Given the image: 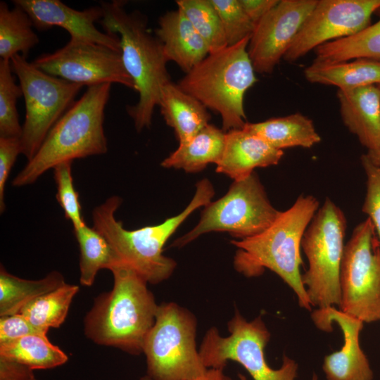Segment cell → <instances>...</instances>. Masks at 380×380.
I'll list each match as a JSON object with an SVG mask.
<instances>
[{"label": "cell", "mask_w": 380, "mask_h": 380, "mask_svg": "<svg viewBox=\"0 0 380 380\" xmlns=\"http://www.w3.org/2000/svg\"><path fill=\"white\" fill-rule=\"evenodd\" d=\"M110 270L113 289L94 299L84 319V334L98 345L140 355L158 305L148 282L132 267L120 262Z\"/></svg>", "instance_id": "1"}, {"label": "cell", "mask_w": 380, "mask_h": 380, "mask_svg": "<svg viewBox=\"0 0 380 380\" xmlns=\"http://www.w3.org/2000/svg\"><path fill=\"white\" fill-rule=\"evenodd\" d=\"M318 209L315 197L300 195L261 233L232 241L237 248L235 270L246 277L260 276L267 269L272 271L293 291L298 305L310 310L312 305L300 271V248L304 233Z\"/></svg>", "instance_id": "2"}, {"label": "cell", "mask_w": 380, "mask_h": 380, "mask_svg": "<svg viewBox=\"0 0 380 380\" xmlns=\"http://www.w3.org/2000/svg\"><path fill=\"white\" fill-rule=\"evenodd\" d=\"M195 194L179 214L157 225L128 230L115 218L122 199L113 196L92 212L93 228L110 243L120 262L134 270L148 283L158 284L173 272L176 262L163 254L167 241L194 210L211 202L214 189L208 179L199 181Z\"/></svg>", "instance_id": "3"}, {"label": "cell", "mask_w": 380, "mask_h": 380, "mask_svg": "<svg viewBox=\"0 0 380 380\" xmlns=\"http://www.w3.org/2000/svg\"><path fill=\"white\" fill-rule=\"evenodd\" d=\"M123 1L102 2L99 23L106 33L118 35L124 66L132 79L139 101L127 107L137 132L149 127L163 87L170 81L161 42L147 28V19L139 11L127 13Z\"/></svg>", "instance_id": "4"}, {"label": "cell", "mask_w": 380, "mask_h": 380, "mask_svg": "<svg viewBox=\"0 0 380 380\" xmlns=\"http://www.w3.org/2000/svg\"><path fill=\"white\" fill-rule=\"evenodd\" d=\"M112 84L88 87L53 126L34 157L12 181L13 186L35 182L48 170L108 151L104 112Z\"/></svg>", "instance_id": "5"}, {"label": "cell", "mask_w": 380, "mask_h": 380, "mask_svg": "<svg viewBox=\"0 0 380 380\" xmlns=\"http://www.w3.org/2000/svg\"><path fill=\"white\" fill-rule=\"evenodd\" d=\"M250 37L209 53L177 85L207 108L218 113L225 132L246 124L243 98L256 82L248 53Z\"/></svg>", "instance_id": "6"}, {"label": "cell", "mask_w": 380, "mask_h": 380, "mask_svg": "<svg viewBox=\"0 0 380 380\" xmlns=\"http://www.w3.org/2000/svg\"><path fill=\"white\" fill-rule=\"evenodd\" d=\"M196 320L175 303L158 305L154 324L143 346L147 376L152 380H191L203 375L196 344Z\"/></svg>", "instance_id": "7"}, {"label": "cell", "mask_w": 380, "mask_h": 380, "mask_svg": "<svg viewBox=\"0 0 380 380\" xmlns=\"http://www.w3.org/2000/svg\"><path fill=\"white\" fill-rule=\"evenodd\" d=\"M346 220L342 210L326 198L306 229L301 248L308 268L302 281L312 306L340 305V272Z\"/></svg>", "instance_id": "8"}, {"label": "cell", "mask_w": 380, "mask_h": 380, "mask_svg": "<svg viewBox=\"0 0 380 380\" xmlns=\"http://www.w3.org/2000/svg\"><path fill=\"white\" fill-rule=\"evenodd\" d=\"M229 335L222 337L210 328L205 334L199 354L207 369H223L227 361L242 365L253 380H295L298 364L286 355L280 368L272 369L265 357L270 334L261 316L247 321L236 311L228 322Z\"/></svg>", "instance_id": "9"}, {"label": "cell", "mask_w": 380, "mask_h": 380, "mask_svg": "<svg viewBox=\"0 0 380 380\" xmlns=\"http://www.w3.org/2000/svg\"><path fill=\"white\" fill-rule=\"evenodd\" d=\"M25 105L20 137L21 153L27 161L36 154L48 133L75 101L83 85L51 75L21 54L11 59Z\"/></svg>", "instance_id": "10"}, {"label": "cell", "mask_w": 380, "mask_h": 380, "mask_svg": "<svg viewBox=\"0 0 380 380\" xmlns=\"http://www.w3.org/2000/svg\"><path fill=\"white\" fill-rule=\"evenodd\" d=\"M281 211L271 204L258 175L234 181L222 198L205 205L196 226L176 240L182 246L210 232H227L241 239L255 236L277 219Z\"/></svg>", "instance_id": "11"}, {"label": "cell", "mask_w": 380, "mask_h": 380, "mask_svg": "<svg viewBox=\"0 0 380 380\" xmlns=\"http://www.w3.org/2000/svg\"><path fill=\"white\" fill-rule=\"evenodd\" d=\"M340 291V310L363 322L380 321V246L369 218L345 245Z\"/></svg>", "instance_id": "12"}, {"label": "cell", "mask_w": 380, "mask_h": 380, "mask_svg": "<svg viewBox=\"0 0 380 380\" xmlns=\"http://www.w3.org/2000/svg\"><path fill=\"white\" fill-rule=\"evenodd\" d=\"M34 65L51 75L87 87L118 83L135 90L120 52L108 46L70 39L62 48L38 56Z\"/></svg>", "instance_id": "13"}, {"label": "cell", "mask_w": 380, "mask_h": 380, "mask_svg": "<svg viewBox=\"0 0 380 380\" xmlns=\"http://www.w3.org/2000/svg\"><path fill=\"white\" fill-rule=\"evenodd\" d=\"M379 9L380 0H317L284 59L294 62L325 43L359 32Z\"/></svg>", "instance_id": "14"}, {"label": "cell", "mask_w": 380, "mask_h": 380, "mask_svg": "<svg viewBox=\"0 0 380 380\" xmlns=\"http://www.w3.org/2000/svg\"><path fill=\"white\" fill-rule=\"evenodd\" d=\"M317 0H279L255 25L248 45L255 72L271 73L289 49Z\"/></svg>", "instance_id": "15"}, {"label": "cell", "mask_w": 380, "mask_h": 380, "mask_svg": "<svg viewBox=\"0 0 380 380\" xmlns=\"http://www.w3.org/2000/svg\"><path fill=\"white\" fill-rule=\"evenodd\" d=\"M315 326L331 331L335 323L343 334V345L325 356L322 369L327 380H372L373 372L360 344L363 322L334 306L317 308L312 313Z\"/></svg>", "instance_id": "16"}, {"label": "cell", "mask_w": 380, "mask_h": 380, "mask_svg": "<svg viewBox=\"0 0 380 380\" xmlns=\"http://www.w3.org/2000/svg\"><path fill=\"white\" fill-rule=\"evenodd\" d=\"M13 4L28 14L39 31L61 27L71 40L95 43L120 52L118 36L102 32L95 26L103 17L101 5L77 11L59 0H14Z\"/></svg>", "instance_id": "17"}, {"label": "cell", "mask_w": 380, "mask_h": 380, "mask_svg": "<svg viewBox=\"0 0 380 380\" xmlns=\"http://www.w3.org/2000/svg\"><path fill=\"white\" fill-rule=\"evenodd\" d=\"M283 155V150L273 148L244 128L231 129L226 132L224 148L216 164V172L234 181L242 179L257 167L277 165Z\"/></svg>", "instance_id": "18"}, {"label": "cell", "mask_w": 380, "mask_h": 380, "mask_svg": "<svg viewBox=\"0 0 380 380\" xmlns=\"http://www.w3.org/2000/svg\"><path fill=\"white\" fill-rule=\"evenodd\" d=\"M344 125L368 151L380 147V93L377 85L338 89Z\"/></svg>", "instance_id": "19"}, {"label": "cell", "mask_w": 380, "mask_h": 380, "mask_svg": "<svg viewBox=\"0 0 380 380\" xmlns=\"http://www.w3.org/2000/svg\"><path fill=\"white\" fill-rule=\"evenodd\" d=\"M158 23L156 34L166 60L174 61L185 73L210 53L205 41L179 9L163 15Z\"/></svg>", "instance_id": "20"}, {"label": "cell", "mask_w": 380, "mask_h": 380, "mask_svg": "<svg viewBox=\"0 0 380 380\" xmlns=\"http://www.w3.org/2000/svg\"><path fill=\"white\" fill-rule=\"evenodd\" d=\"M158 106L179 144L188 141L209 124L210 115L207 108L171 81L163 87Z\"/></svg>", "instance_id": "21"}, {"label": "cell", "mask_w": 380, "mask_h": 380, "mask_svg": "<svg viewBox=\"0 0 380 380\" xmlns=\"http://www.w3.org/2000/svg\"><path fill=\"white\" fill-rule=\"evenodd\" d=\"M312 83L334 85L347 90L380 84V61L357 58L337 63L314 62L304 70Z\"/></svg>", "instance_id": "22"}, {"label": "cell", "mask_w": 380, "mask_h": 380, "mask_svg": "<svg viewBox=\"0 0 380 380\" xmlns=\"http://www.w3.org/2000/svg\"><path fill=\"white\" fill-rule=\"evenodd\" d=\"M243 128L279 150L295 146L311 148L321 141L312 120L298 113L256 123L247 122Z\"/></svg>", "instance_id": "23"}, {"label": "cell", "mask_w": 380, "mask_h": 380, "mask_svg": "<svg viewBox=\"0 0 380 380\" xmlns=\"http://www.w3.org/2000/svg\"><path fill=\"white\" fill-rule=\"evenodd\" d=\"M226 132L208 124L188 141L163 160L166 168L182 169L186 172L203 170L210 163L220 160L225 144Z\"/></svg>", "instance_id": "24"}, {"label": "cell", "mask_w": 380, "mask_h": 380, "mask_svg": "<svg viewBox=\"0 0 380 380\" xmlns=\"http://www.w3.org/2000/svg\"><path fill=\"white\" fill-rule=\"evenodd\" d=\"M65 281L61 273L52 271L37 280L25 279L0 267V316L15 315L29 302L44 295Z\"/></svg>", "instance_id": "25"}, {"label": "cell", "mask_w": 380, "mask_h": 380, "mask_svg": "<svg viewBox=\"0 0 380 380\" xmlns=\"http://www.w3.org/2000/svg\"><path fill=\"white\" fill-rule=\"evenodd\" d=\"M0 357L18 362L33 370L53 369L68 360L66 353L53 344L46 333L0 343Z\"/></svg>", "instance_id": "26"}, {"label": "cell", "mask_w": 380, "mask_h": 380, "mask_svg": "<svg viewBox=\"0 0 380 380\" xmlns=\"http://www.w3.org/2000/svg\"><path fill=\"white\" fill-rule=\"evenodd\" d=\"M315 61L337 63L357 58L380 61V20L359 32L315 49Z\"/></svg>", "instance_id": "27"}, {"label": "cell", "mask_w": 380, "mask_h": 380, "mask_svg": "<svg viewBox=\"0 0 380 380\" xmlns=\"http://www.w3.org/2000/svg\"><path fill=\"white\" fill-rule=\"evenodd\" d=\"M9 8L0 1V57L8 60L21 53L27 58L29 51L39 42L32 21L20 7Z\"/></svg>", "instance_id": "28"}, {"label": "cell", "mask_w": 380, "mask_h": 380, "mask_svg": "<svg viewBox=\"0 0 380 380\" xmlns=\"http://www.w3.org/2000/svg\"><path fill=\"white\" fill-rule=\"evenodd\" d=\"M74 234L80 251V281L83 286H91L99 270H110L120 261L107 240L93 227L84 224L74 229Z\"/></svg>", "instance_id": "29"}, {"label": "cell", "mask_w": 380, "mask_h": 380, "mask_svg": "<svg viewBox=\"0 0 380 380\" xmlns=\"http://www.w3.org/2000/svg\"><path fill=\"white\" fill-rule=\"evenodd\" d=\"M79 286L63 284L57 289L27 303L20 311L38 329L47 333L65 321Z\"/></svg>", "instance_id": "30"}, {"label": "cell", "mask_w": 380, "mask_h": 380, "mask_svg": "<svg viewBox=\"0 0 380 380\" xmlns=\"http://www.w3.org/2000/svg\"><path fill=\"white\" fill-rule=\"evenodd\" d=\"M176 4L205 41L210 53L228 46L220 18L211 0H178Z\"/></svg>", "instance_id": "31"}, {"label": "cell", "mask_w": 380, "mask_h": 380, "mask_svg": "<svg viewBox=\"0 0 380 380\" xmlns=\"http://www.w3.org/2000/svg\"><path fill=\"white\" fill-rule=\"evenodd\" d=\"M23 96L15 82L11 61L0 59V137H19L22 126L16 108L17 99Z\"/></svg>", "instance_id": "32"}, {"label": "cell", "mask_w": 380, "mask_h": 380, "mask_svg": "<svg viewBox=\"0 0 380 380\" xmlns=\"http://www.w3.org/2000/svg\"><path fill=\"white\" fill-rule=\"evenodd\" d=\"M220 18L228 46L251 37L255 24L244 11L239 0H211Z\"/></svg>", "instance_id": "33"}, {"label": "cell", "mask_w": 380, "mask_h": 380, "mask_svg": "<svg viewBox=\"0 0 380 380\" xmlns=\"http://www.w3.org/2000/svg\"><path fill=\"white\" fill-rule=\"evenodd\" d=\"M72 163V161L63 162L53 169L57 188V201L63 210L65 217L75 229L84 225L85 222L82 215L78 193L73 185Z\"/></svg>", "instance_id": "34"}, {"label": "cell", "mask_w": 380, "mask_h": 380, "mask_svg": "<svg viewBox=\"0 0 380 380\" xmlns=\"http://www.w3.org/2000/svg\"><path fill=\"white\" fill-rule=\"evenodd\" d=\"M361 163L367 176V191L362 211L371 220L380 246V168L373 164L366 154Z\"/></svg>", "instance_id": "35"}, {"label": "cell", "mask_w": 380, "mask_h": 380, "mask_svg": "<svg viewBox=\"0 0 380 380\" xmlns=\"http://www.w3.org/2000/svg\"><path fill=\"white\" fill-rule=\"evenodd\" d=\"M20 138L0 137V211L5 210L4 190L11 168L21 153Z\"/></svg>", "instance_id": "36"}, {"label": "cell", "mask_w": 380, "mask_h": 380, "mask_svg": "<svg viewBox=\"0 0 380 380\" xmlns=\"http://www.w3.org/2000/svg\"><path fill=\"white\" fill-rule=\"evenodd\" d=\"M37 333L46 332L34 327L20 313L2 316L0 318V343Z\"/></svg>", "instance_id": "37"}, {"label": "cell", "mask_w": 380, "mask_h": 380, "mask_svg": "<svg viewBox=\"0 0 380 380\" xmlns=\"http://www.w3.org/2000/svg\"><path fill=\"white\" fill-rule=\"evenodd\" d=\"M33 369L15 361L0 357V380H30Z\"/></svg>", "instance_id": "38"}, {"label": "cell", "mask_w": 380, "mask_h": 380, "mask_svg": "<svg viewBox=\"0 0 380 380\" xmlns=\"http://www.w3.org/2000/svg\"><path fill=\"white\" fill-rule=\"evenodd\" d=\"M279 0H239L244 11L255 25Z\"/></svg>", "instance_id": "39"}, {"label": "cell", "mask_w": 380, "mask_h": 380, "mask_svg": "<svg viewBox=\"0 0 380 380\" xmlns=\"http://www.w3.org/2000/svg\"><path fill=\"white\" fill-rule=\"evenodd\" d=\"M224 374L223 373V369H208L203 375L191 380H224ZM139 380L152 379L146 375L142 376Z\"/></svg>", "instance_id": "40"}, {"label": "cell", "mask_w": 380, "mask_h": 380, "mask_svg": "<svg viewBox=\"0 0 380 380\" xmlns=\"http://www.w3.org/2000/svg\"><path fill=\"white\" fill-rule=\"evenodd\" d=\"M366 156L373 164L380 168V147L375 150L368 151Z\"/></svg>", "instance_id": "41"}, {"label": "cell", "mask_w": 380, "mask_h": 380, "mask_svg": "<svg viewBox=\"0 0 380 380\" xmlns=\"http://www.w3.org/2000/svg\"><path fill=\"white\" fill-rule=\"evenodd\" d=\"M311 380H318L317 376L315 373H313Z\"/></svg>", "instance_id": "42"}, {"label": "cell", "mask_w": 380, "mask_h": 380, "mask_svg": "<svg viewBox=\"0 0 380 380\" xmlns=\"http://www.w3.org/2000/svg\"><path fill=\"white\" fill-rule=\"evenodd\" d=\"M224 380H232V379L229 376L224 375Z\"/></svg>", "instance_id": "43"}, {"label": "cell", "mask_w": 380, "mask_h": 380, "mask_svg": "<svg viewBox=\"0 0 380 380\" xmlns=\"http://www.w3.org/2000/svg\"><path fill=\"white\" fill-rule=\"evenodd\" d=\"M377 87H378V88H379V93H380V84H377Z\"/></svg>", "instance_id": "44"}, {"label": "cell", "mask_w": 380, "mask_h": 380, "mask_svg": "<svg viewBox=\"0 0 380 380\" xmlns=\"http://www.w3.org/2000/svg\"><path fill=\"white\" fill-rule=\"evenodd\" d=\"M30 380H38V379H37L36 378H34V379H30Z\"/></svg>", "instance_id": "45"}]
</instances>
